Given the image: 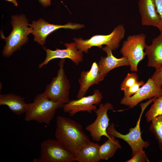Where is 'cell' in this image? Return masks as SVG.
Segmentation results:
<instances>
[{"mask_svg": "<svg viewBox=\"0 0 162 162\" xmlns=\"http://www.w3.org/2000/svg\"><path fill=\"white\" fill-rule=\"evenodd\" d=\"M56 139L76 156L90 141L81 124L70 118L58 116L56 119Z\"/></svg>", "mask_w": 162, "mask_h": 162, "instance_id": "cell-1", "label": "cell"}, {"mask_svg": "<svg viewBox=\"0 0 162 162\" xmlns=\"http://www.w3.org/2000/svg\"><path fill=\"white\" fill-rule=\"evenodd\" d=\"M62 103L46 97L43 93L36 95L32 103L26 104L24 119L34 121L49 126L57 110L62 107Z\"/></svg>", "mask_w": 162, "mask_h": 162, "instance_id": "cell-2", "label": "cell"}, {"mask_svg": "<svg viewBox=\"0 0 162 162\" xmlns=\"http://www.w3.org/2000/svg\"><path fill=\"white\" fill-rule=\"evenodd\" d=\"M11 18L12 30L5 38L6 44L2 52L5 58L9 57L15 52L20 50L28 41V36L33 32L32 28L28 27V19L25 15H12Z\"/></svg>", "mask_w": 162, "mask_h": 162, "instance_id": "cell-3", "label": "cell"}, {"mask_svg": "<svg viewBox=\"0 0 162 162\" xmlns=\"http://www.w3.org/2000/svg\"><path fill=\"white\" fill-rule=\"evenodd\" d=\"M125 33L124 26L121 24L117 26L111 33L108 35H96L86 40L81 38H74L73 39L76 43L77 49L85 53H87L89 49L92 46H97L100 49L104 45L115 50L119 47Z\"/></svg>", "mask_w": 162, "mask_h": 162, "instance_id": "cell-4", "label": "cell"}, {"mask_svg": "<svg viewBox=\"0 0 162 162\" xmlns=\"http://www.w3.org/2000/svg\"><path fill=\"white\" fill-rule=\"evenodd\" d=\"M150 103L151 102L149 100L146 104H140L142 110L136 125L134 128H130L128 134H123L117 131L115 128V125L113 122L111 123L107 129L106 132L108 135L122 139L128 143L131 149L132 157L143 150L144 148H148L150 145L148 141H144L142 138L140 124L143 113L146 106Z\"/></svg>", "mask_w": 162, "mask_h": 162, "instance_id": "cell-5", "label": "cell"}, {"mask_svg": "<svg viewBox=\"0 0 162 162\" xmlns=\"http://www.w3.org/2000/svg\"><path fill=\"white\" fill-rule=\"evenodd\" d=\"M65 61V59H61L59 62V68L56 76L52 78L43 93L47 98L63 104H67L70 101L69 96L70 85L64 68Z\"/></svg>", "mask_w": 162, "mask_h": 162, "instance_id": "cell-6", "label": "cell"}, {"mask_svg": "<svg viewBox=\"0 0 162 162\" xmlns=\"http://www.w3.org/2000/svg\"><path fill=\"white\" fill-rule=\"evenodd\" d=\"M145 35L142 33L129 35L124 41L120 52L128 60L130 70L137 72L139 62L146 56L144 50L146 44Z\"/></svg>", "mask_w": 162, "mask_h": 162, "instance_id": "cell-7", "label": "cell"}, {"mask_svg": "<svg viewBox=\"0 0 162 162\" xmlns=\"http://www.w3.org/2000/svg\"><path fill=\"white\" fill-rule=\"evenodd\" d=\"M40 162H72L76 156L56 139H49L40 144Z\"/></svg>", "mask_w": 162, "mask_h": 162, "instance_id": "cell-8", "label": "cell"}, {"mask_svg": "<svg viewBox=\"0 0 162 162\" xmlns=\"http://www.w3.org/2000/svg\"><path fill=\"white\" fill-rule=\"evenodd\" d=\"M112 105L109 102L104 104L101 103L99 106V108L94 112L97 117L95 121L92 124L87 125L86 130L88 131L92 140L96 142H100L102 136H105L107 138L110 136L106 132L107 129L109 126L110 119L107 112L109 110H113Z\"/></svg>", "mask_w": 162, "mask_h": 162, "instance_id": "cell-9", "label": "cell"}, {"mask_svg": "<svg viewBox=\"0 0 162 162\" xmlns=\"http://www.w3.org/2000/svg\"><path fill=\"white\" fill-rule=\"evenodd\" d=\"M29 26L33 29L32 34L34 36V41L43 46L47 36L55 31L61 28L78 30L84 28L85 25L71 22L64 25L51 24L41 18L36 21H33L32 24H29Z\"/></svg>", "mask_w": 162, "mask_h": 162, "instance_id": "cell-10", "label": "cell"}, {"mask_svg": "<svg viewBox=\"0 0 162 162\" xmlns=\"http://www.w3.org/2000/svg\"><path fill=\"white\" fill-rule=\"evenodd\" d=\"M103 96L102 93L98 89L95 90L93 94L83 97L76 100H73L63 104L62 108L64 113L68 112L69 116L72 117L80 111H87L91 113L95 111L98 105L101 102Z\"/></svg>", "mask_w": 162, "mask_h": 162, "instance_id": "cell-11", "label": "cell"}, {"mask_svg": "<svg viewBox=\"0 0 162 162\" xmlns=\"http://www.w3.org/2000/svg\"><path fill=\"white\" fill-rule=\"evenodd\" d=\"M162 95V87L157 86L153 80L149 78L146 83L133 95L124 97L120 104L132 108L143 100Z\"/></svg>", "mask_w": 162, "mask_h": 162, "instance_id": "cell-12", "label": "cell"}, {"mask_svg": "<svg viewBox=\"0 0 162 162\" xmlns=\"http://www.w3.org/2000/svg\"><path fill=\"white\" fill-rule=\"evenodd\" d=\"M64 45L66 47V49H56L55 50H52L43 46V49L46 52V56L45 60L39 64V68H41L44 66L46 65L50 60L56 58H69L77 65L83 61V52L77 49L75 42L65 43Z\"/></svg>", "mask_w": 162, "mask_h": 162, "instance_id": "cell-13", "label": "cell"}, {"mask_svg": "<svg viewBox=\"0 0 162 162\" xmlns=\"http://www.w3.org/2000/svg\"><path fill=\"white\" fill-rule=\"evenodd\" d=\"M139 11L142 25L157 27L162 31V24L154 0H139Z\"/></svg>", "mask_w": 162, "mask_h": 162, "instance_id": "cell-14", "label": "cell"}, {"mask_svg": "<svg viewBox=\"0 0 162 162\" xmlns=\"http://www.w3.org/2000/svg\"><path fill=\"white\" fill-rule=\"evenodd\" d=\"M104 78L101 74L98 63L96 62L93 63L89 70L82 71L78 81L80 87L76 96L77 99L84 97L91 86L98 84Z\"/></svg>", "mask_w": 162, "mask_h": 162, "instance_id": "cell-15", "label": "cell"}, {"mask_svg": "<svg viewBox=\"0 0 162 162\" xmlns=\"http://www.w3.org/2000/svg\"><path fill=\"white\" fill-rule=\"evenodd\" d=\"M102 50L106 53L107 55L106 56H101L98 64L101 74L104 77L114 68L130 65L127 58L124 56L120 58H116L112 54V50L107 46L103 47Z\"/></svg>", "mask_w": 162, "mask_h": 162, "instance_id": "cell-16", "label": "cell"}, {"mask_svg": "<svg viewBox=\"0 0 162 162\" xmlns=\"http://www.w3.org/2000/svg\"><path fill=\"white\" fill-rule=\"evenodd\" d=\"M154 39L150 45L146 44L145 52L148 58L147 65L157 69L162 67V31Z\"/></svg>", "mask_w": 162, "mask_h": 162, "instance_id": "cell-17", "label": "cell"}, {"mask_svg": "<svg viewBox=\"0 0 162 162\" xmlns=\"http://www.w3.org/2000/svg\"><path fill=\"white\" fill-rule=\"evenodd\" d=\"M0 105L7 106L11 112L18 116L25 113L24 98L13 93L1 94Z\"/></svg>", "mask_w": 162, "mask_h": 162, "instance_id": "cell-18", "label": "cell"}, {"mask_svg": "<svg viewBox=\"0 0 162 162\" xmlns=\"http://www.w3.org/2000/svg\"><path fill=\"white\" fill-rule=\"evenodd\" d=\"M98 143L89 142L85 145L76 156L79 162H99L100 159L98 153Z\"/></svg>", "mask_w": 162, "mask_h": 162, "instance_id": "cell-19", "label": "cell"}, {"mask_svg": "<svg viewBox=\"0 0 162 162\" xmlns=\"http://www.w3.org/2000/svg\"><path fill=\"white\" fill-rule=\"evenodd\" d=\"M109 136L107 140L99 145L98 153L100 160H108L114 156L118 149L122 148L118 140L113 136Z\"/></svg>", "mask_w": 162, "mask_h": 162, "instance_id": "cell-20", "label": "cell"}, {"mask_svg": "<svg viewBox=\"0 0 162 162\" xmlns=\"http://www.w3.org/2000/svg\"><path fill=\"white\" fill-rule=\"evenodd\" d=\"M151 122L149 130L154 136L159 148L162 152V114L156 117Z\"/></svg>", "mask_w": 162, "mask_h": 162, "instance_id": "cell-21", "label": "cell"}, {"mask_svg": "<svg viewBox=\"0 0 162 162\" xmlns=\"http://www.w3.org/2000/svg\"><path fill=\"white\" fill-rule=\"evenodd\" d=\"M145 114L146 120L149 122L156 117L162 114V95L156 98Z\"/></svg>", "mask_w": 162, "mask_h": 162, "instance_id": "cell-22", "label": "cell"}, {"mask_svg": "<svg viewBox=\"0 0 162 162\" xmlns=\"http://www.w3.org/2000/svg\"><path fill=\"white\" fill-rule=\"evenodd\" d=\"M138 79V76L136 73H128L121 84V90H124L126 88L133 86L139 81Z\"/></svg>", "mask_w": 162, "mask_h": 162, "instance_id": "cell-23", "label": "cell"}, {"mask_svg": "<svg viewBox=\"0 0 162 162\" xmlns=\"http://www.w3.org/2000/svg\"><path fill=\"white\" fill-rule=\"evenodd\" d=\"M145 84L143 81H138L133 86L126 88L124 90V97H127L131 96L135 94L140 88Z\"/></svg>", "mask_w": 162, "mask_h": 162, "instance_id": "cell-24", "label": "cell"}, {"mask_svg": "<svg viewBox=\"0 0 162 162\" xmlns=\"http://www.w3.org/2000/svg\"><path fill=\"white\" fill-rule=\"evenodd\" d=\"M125 162H149V159L144 151L140 152Z\"/></svg>", "mask_w": 162, "mask_h": 162, "instance_id": "cell-25", "label": "cell"}, {"mask_svg": "<svg viewBox=\"0 0 162 162\" xmlns=\"http://www.w3.org/2000/svg\"><path fill=\"white\" fill-rule=\"evenodd\" d=\"M151 78L157 86L162 87V67L155 70Z\"/></svg>", "mask_w": 162, "mask_h": 162, "instance_id": "cell-26", "label": "cell"}, {"mask_svg": "<svg viewBox=\"0 0 162 162\" xmlns=\"http://www.w3.org/2000/svg\"><path fill=\"white\" fill-rule=\"evenodd\" d=\"M156 5L157 12L159 14L162 24V0H154Z\"/></svg>", "mask_w": 162, "mask_h": 162, "instance_id": "cell-27", "label": "cell"}, {"mask_svg": "<svg viewBox=\"0 0 162 162\" xmlns=\"http://www.w3.org/2000/svg\"><path fill=\"white\" fill-rule=\"evenodd\" d=\"M40 3L44 7L50 6L51 5V0H38Z\"/></svg>", "mask_w": 162, "mask_h": 162, "instance_id": "cell-28", "label": "cell"}, {"mask_svg": "<svg viewBox=\"0 0 162 162\" xmlns=\"http://www.w3.org/2000/svg\"><path fill=\"white\" fill-rule=\"evenodd\" d=\"M7 1L11 2L12 3L14 6H17L18 4L16 0H5Z\"/></svg>", "mask_w": 162, "mask_h": 162, "instance_id": "cell-29", "label": "cell"}, {"mask_svg": "<svg viewBox=\"0 0 162 162\" xmlns=\"http://www.w3.org/2000/svg\"><path fill=\"white\" fill-rule=\"evenodd\" d=\"M33 161L34 162H40V158H35L34 159Z\"/></svg>", "mask_w": 162, "mask_h": 162, "instance_id": "cell-30", "label": "cell"}]
</instances>
